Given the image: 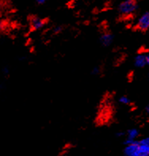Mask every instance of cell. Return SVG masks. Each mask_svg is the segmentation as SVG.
I'll return each instance as SVG.
<instances>
[{
    "label": "cell",
    "instance_id": "obj_2",
    "mask_svg": "<svg viewBox=\"0 0 149 156\" xmlns=\"http://www.w3.org/2000/svg\"><path fill=\"white\" fill-rule=\"evenodd\" d=\"M137 5L136 0H125L119 5L118 10L120 13L124 15H129L133 14L137 10Z\"/></svg>",
    "mask_w": 149,
    "mask_h": 156
},
{
    "label": "cell",
    "instance_id": "obj_1",
    "mask_svg": "<svg viewBox=\"0 0 149 156\" xmlns=\"http://www.w3.org/2000/svg\"><path fill=\"white\" fill-rule=\"evenodd\" d=\"M124 153L125 156H149V138L126 145Z\"/></svg>",
    "mask_w": 149,
    "mask_h": 156
},
{
    "label": "cell",
    "instance_id": "obj_9",
    "mask_svg": "<svg viewBox=\"0 0 149 156\" xmlns=\"http://www.w3.org/2000/svg\"><path fill=\"white\" fill-rule=\"evenodd\" d=\"M91 73L93 75H98V74L99 73V68L98 67H94L93 69H92Z\"/></svg>",
    "mask_w": 149,
    "mask_h": 156
},
{
    "label": "cell",
    "instance_id": "obj_13",
    "mask_svg": "<svg viewBox=\"0 0 149 156\" xmlns=\"http://www.w3.org/2000/svg\"><path fill=\"white\" fill-rule=\"evenodd\" d=\"M2 29H3V23H2V22L0 20V30H2Z\"/></svg>",
    "mask_w": 149,
    "mask_h": 156
},
{
    "label": "cell",
    "instance_id": "obj_7",
    "mask_svg": "<svg viewBox=\"0 0 149 156\" xmlns=\"http://www.w3.org/2000/svg\"><path fill=\"white\" fill-rule=\"evenodd\" d=\"M134 63L135 66L137 67H143L147 64V56H145L144 55L140 54V55H137L134 59Z\"/></svg>",
    "mask_w": 149,
    "mask_h": 156
},
{
    "label": "cell",
    "instance_id": "obj_3",
    "mask_svg": "<svg viewBox=\"0 0 149 156\" xmlns=\"http://www.w3.org/2000/svg\"><path fill=\"white\" fill-rule=\"evenodd\" d=\"M137 27L141 30H149V12L144 13L140 16L137 22Z\"/></svg>",
    "mask_w": 149,
    "mask_h": 156
},
{
    "label": "cell",
    "instance_id": "obj_10",
    "mask_svg": "<svg viewBox=\"0 0 149 156\" xmlns=\"http://www.w3.org/2000/svg\"><path fill=\"white\" fill-rule=\"evenodd\" d=\"M61 31V27H56L55 30H54V33H56V34H58V33H60Z\"/></svg>",
    "mask_w": 149,
    "mask_h": 156
},
{
    "label": "cell",
    "instance_id": "obj_11",
    "mask_svg": "<svg viewBox=\"0 0 149 156\" xmlns=\"http://www.w3.org/2000/svg\"><path fill=\"white\" fill-rule=\"evenodd\" d=\"M47 2V0H37V2L38 4H44Z\"/></svg>",
    "mask_w": 149,
    "mask_h": 156
},
{
    "label": "cell",
    "instance_id": "obj_8",
    "mask_svg": "<svg viewBox=\"0 0 149 156\" xmlns=\"http://www.w3.org/2000/svg\"><path fill=\"white\" fill-rule=\"evenodd\" d=\"M119 102L122 104V105H129L131 101H130V99L127 96H121L119 98Z\"/></svg>",
    "mask_w": 149,
    "mask_h": 156
},
{
    "label": "cell",
    "instance_id": "obj_16",
    "mask_svg": "<svg viewBox=\"0 0 149 156\" xmlns=\"http://www.w3.org/2000/svg\"><path fill=\"white\" fill-rule=\"evenodd\" d=\"M147 112H148V113H149V105H148V106L147 107Z\"/></svg>",
    "mask_w": 149,
    "mask_h": 156
},
{
    "label": "cell",
    "instance_id": "obj_14",
    "mask_svg": "<svg viewBox=\"0 0 149 156\" xmlns=\"http://www.w3.org/2000/svg\"><path fill=\"white\" fill-rule=\"evenodd\" d=\"M147 64L149 65V55L147 56Z\"/></svg>",
    "mask_w": 149,
    "mask_h": 156
},
{
    "label": "cell",
    "instance_id": "obj_4",
    "mask_svg": "<svg viewBox=\"0 0 149 156\" xmlns=\"http://www.w3.org/2000/svg\"><path fill=\"white\" fill-rule=\"evenodd\" d=\"M139 136V132L138 130L136 129H129L127 132V134H126V140H125V144H133V142L137 141V138Z\"/></svg>",
    "mask_w": 149,
    "mask_h": 156
},
{
    "label": "cell",
    "instance_id": "obj_5",
    "mask_svg": "<svg viewBox=\"0 0 149 156\" xmlns=\"http://www.w3.org/2000/svg\"><path fill=\"white\" fill-rule=\"evenodd\" d=\"M113 41V36L109 33H105L100 37V42L103 46L110 45Z\"/></svg>",
    "mask_w": 149,
    "mask_h": 156
},
{
    "label": "cell",
    "instance_id": "obj_6",
    "mask_svg": "<svg viewBox=\"0 0 149 156\" xmlns=\"http://www.w3.org/2000/svg\"><path fill=\"white\" fill-rule=\"evenodd\" d=\"M44 25H45V21L41 18H34L31 20V26L35 30H41V28L44 27Z\"/></svg>",
    "mask_w": 149,
    "mask_h": 156
},
{
    "label": "cell",
    "instance_id": "obj_15",
    "mask_svg": "<svg viewBox=\"0 0 149 156\" xmlns=\"http://www.w3.org/2000/svg\"><path fill=\"white\" fill-rule=\"evenodd\" d=\"M3 71H5V73H8V69H7V68H5V69L3 70Z\"/></svg>",
    "mask_w": 149,
    "mask_h": 156
},
{
    "label": "cell",
    "instance_id": "obj_12",
    "mask_svg": "<svg viewBox=\"0 0 149 156\" xmlns=\"http://www.w3.org/2000/svg\"><path fill=\"white\" fill-rule=\"evenodd\" d=\"M124 135L123 132H118V133H117V136H122Z\"/></svg>",
    "mask_w": 149,
    "mask_h": 156
}]
</instances>
